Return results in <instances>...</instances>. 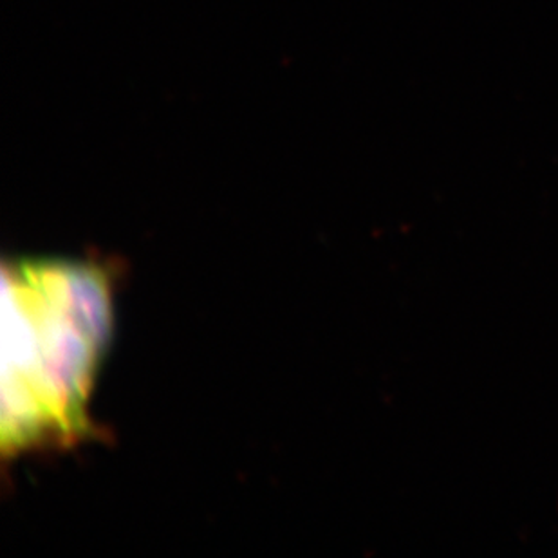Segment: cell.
<instances>
[{
    "label": "cell",
    "instance_id": "1",
    "mask_svg": "<svg viewBox=\"0 0 558 558\" xmlns=\"http://www.w3.org/2000/svg\"><path fill=\"white\" fill-rule=\"evenodd\" d=\"M112 332L111 282L96 266L21 258L2 268V448L71 442Z\"/></svg>",
    "mask_w": 558,
    "mask_h": 558
}]
</instances>
